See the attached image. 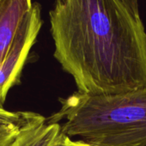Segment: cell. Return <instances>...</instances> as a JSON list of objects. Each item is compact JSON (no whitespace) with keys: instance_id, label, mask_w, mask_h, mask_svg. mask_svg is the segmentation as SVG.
Instances as JSON below:
<instances>
[{"instance_id":"obj_6","label":"cell","mask_w":146,"mask_h":146,"mask_svg":"<svg viewBox=\"0 0 146 146\" xmlns=\"http://www.w3.org/2000/svg\"><path fill=\"white\" fill-rule=\"evenodd\" d=\"M53 146H94L82 140H72L69 136L59 131Z\"/></svg>"},{"instance_id":"obj_2","label":"cell","mask_w":146,"mask_h":146,"mask_svg":"<svg viewBox=\"0 0 146 146\" xmlns=\"http://www.w3.org/2000/svg\"><path fill=\"white\" fill-rule=\"evenodd\" d=\"M61 108L46 119H64L60 131L94 146H146V91L90 95L77 91L60 99Z\"/></svg>"},{"instance_id":"obj_1","label":"cell","mask_w":146,"mask_h":146,"mask_svg":"<svg viewBox=\"0 0 146 146\" xmlns=\"http://www.w3.org/2000/svg\"><path fill=\"white\" fill-rule=\"evenodd\" d=\"M54 58L78 91H146V32L122 0H55L49 11Z\"/></svg>"},{"instance_id":"obj_7","label":"cell","mask_w":146,"mask_h":146,"mask_svg":"<svg viewBox=\"0 0 146 146\" xmlns=\"http://www.w3.org/2000/svg\"><path fill=\"white\" fill-rule=\"evenodd\" d=\"M128 8L137 16H140L138 8V0H122Z\"/></svg>"},{"instance_id":"obj_5","label":"cell","mask_w":146,"mask_h":146,"mask_svg":"<svg viewBox=\"0 0 146 146\" xmlns=\"http://www.w3.org/2000/svg\"><path fill=\"white\" fill-rule=\"evenodd\" d=\"M59 131L60 124L46 122L24 132L11 146H53Z\"/></svg>"},{"instance_id":"obj_4","label":"cell","mask_w":146,"mask_h":146,"mask_svg":"<svg viewBox=\"0 0 146 146\" xmlns=\"http://www.w3.org/2000/svg\"><path fill=\"white\" fill-rule=\"evenodd\" d=\"M46 122V119L37 113L10 111L0 106V146H11L24 132Z\"/></svg>"},{"instance_id":"obj_3","label":"cell","mask_w":146,"mask_h":146,"mask_svg":"<svg viewBox=\"0 0 146 146\" xmlns=\"http://www.w3.org/2000/svg\"><path fill=\"white\" fill-rule=\"evenodd\" d=\"M41 6L32 0H0V106L19 82L41 29Z\"/></svg>"}]
</instances>
